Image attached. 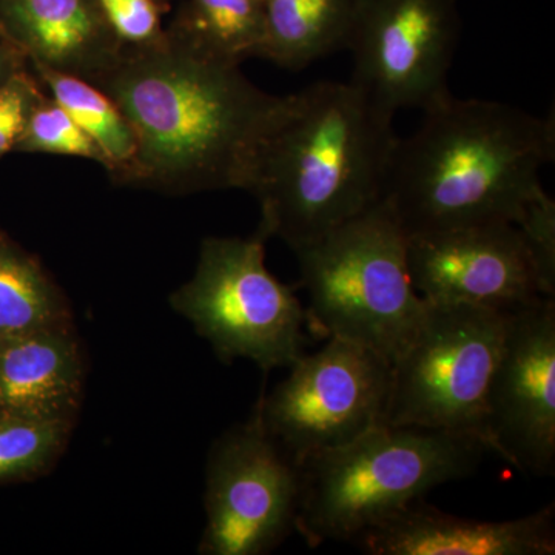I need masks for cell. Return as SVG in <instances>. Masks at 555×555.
<instances>
[{"label":"cell","mask_w":555,"mask_h":555,"mask_svg":"<svg viewBox=\"0 0 555 555\" xmlns=\"http://www.w3.org/2000/svg\"><path fill=\"white\" fill-rule=\"evenodd\" d=\"M459 35L455 0H356L350 82L393 115L429 108L451 94Z\"/></svg>","instance_id":"cell-10"},{"label":"cell","mask_w":555,"mask_h":555,"mask_svg":"<svg viewBox=\"0 0 555 555\" xmlns=\"http://www.w3.org/2000/svg\"><path fill=\"white\" fill-rule=\"evenodd\" d=\"M489 451L535 476L555 473V299L507 313L486 398Z\"/></svg>","instance_id":"cell-11"},{"label":"cell","mask_w":555,"mask_h":555,"mask_svg":"<svg viewBox=\"0 0 555 555\" xmlns=\"http://www.w3.org/2000/svg\"><path fill=\"white\" fill-rule=\"evenodd\" d=\"M488 449L476 438L382 425L299 463L295 531L310 547L352 543L427 492L470 476Z\"/></svg>","instance_id":"cell-4"},{"label":"cell","mask_w":555,"mask_h":555,"mask_svg":"<svg viewBox=\"0 0 555 555\" xmlns=\"http://www.w3.org/2000/svg\"><path fill=\"white\" fill-rule=\"evenodd\" d=\"M288 369L255 411L297 465L385 425L392 363L374 350L328 338Z\"/></svg>","instance_id":"cell-8"},{"label":"cell","mask_w":555,"mask_h":555,"mask_svg":"<svg viewBox=\"0 0 555 555\" xmlns=\"http://www.w3.org/2000/svg\"><path fill=\"white\" fill-rule=\"evenodd\" d=\"M112 31L124 47H142L164 35V0H98Z\"/></svg>","instance_id":"cell-23"},{"label":"cell","mask_w":555,"mask_h":555,"mask_svg":"<svg viewBox=\"0 0 555 555\" xmlns=\"http://www.w3.org/2000/svg\"><path fill=\"white\" fill-rule=\"evenodd\" d=\"M16 152L47 153L94 160L107 170L104 153L98 147L75 119L46 93L36 102L24 133L16 144Z\"/></svg>","instance_id":"cell-21"},{"label":"cell","mask_w":555,"mask_h":555,"mask_svg":"<svg viewBox=\"0 0 555 555\" xmlns=\"http://www.w3.org/2000/svg\"><path fill=\"white\" fill-rule=\"evenodd\" d=\"M93 86L118 105L137 139L124 185L166 195L246 190L259 145L288 102L177 20L155 42L124 47Z\"/></svg>","instance_id":"cell-1"},{"label":"cell","mask_w":555,"mask_h":555,"mask_svg":"<svg viewBox=\"0 0 555 555\" xmlns=\"http://www.w3.org/2000/svg\"><path fill=\"white\" fill-rule=\"evenodd\" d=\"M308 328L367 347L390 363L425 320L408 262V233L385 198L295 251Z\"/></svg>","instance_id":"cell-5"},{"label":"cell","mask_w":555,"mask_h":555,"mask_svg":"<svg viewBox=\"0 0 555 555\" xmlns=\"http://www.w3.org/2000/svg\"><path fill=\"white\" fill-rule=\"evenodd\" d=\"M33 67L51 98L96 142L107 159L112 178L124 184L137 155V139L118 105L89 80L42 65Z\"/></svg>","instance_id":"cell-18"},{"label":"cell","mask_w":555,"mask_h":555,"mask_svg":"<svg viewBox=\"0 0 555 555\" xmlns=\"http://www.w3.org/2000/svg\"><path fill=\"white\" fill-rule=\"evenodd\" d=\"M76 423L0 415V481L42 476L64 454Z\"/></svg>","instance_id":"cell-20"},{"label":"cell","mask_w":555,"mask_h":555,"mask_svg":"<svg viewBox=\"0 0 555 555\" xmlns=\"http://www.w3.org/2000/svg\"><path fill=\"white\" fill-rule=\"evenodd\" d=\"M356 0H262L264 38L258 57L301 69L346 49Z\"/></svg>","instance_id":"cell-16"},{"label":"cell","mask_w":555,"mask_h":555,"mask_svg":"<svg viewBox=\"0 0 555 555\" xmlns=\"http://www.w3.org/2000/svg\"><path fill=\"white\" fill-rule=\"evenodd\" d=\"M420 129L398 139L383 198L408 236L513 222L543 189L555 156V120L485 100H444L423 109Z\"/></svg>","instance_id":"cell-2"},{"label":"cell","mask_w":555,"mask_h":555,"mask_svg":"<svg viewBox=\"0 0 555 555\" xmlns=\"http://www.w3.org/2000/svg\"><path fill=\"white\" fill-rule=\"evenodd\" d=\"M298 503L299 466L254 411L208 454L199 554H269L295 531Z\"/></svg>","instance_id":"cell-9"},{"label":"cell","mask_w":555,"mask_h":555,"mask_svg":"<svg viewBox=\"0 0 555 555\" xmlns=\"http://www.w3.org/2000/svg\"><path fill=\"white\" fill-rule=\"evenodd\" d=\"M266 241L258 230L248 238L203 240L195 273L171 294L170 306L222 361L244 358L269 372L305 353L308 317L294 287L269 272Z\"/></svg>","instance_id":"cell-6"},{"label":"cell","mask_w":555,"mask_h":555,"mask_svg":"<svg viewBox=\"0 0 555 555\" xmlns=\"http://www.w3.org/2000/svg\"><path fill=\"white\" fill-rule=\"evenodd\" d=\"M83 382L73 324L0 339V415L76 423Z\"/></svg>","instance_id":"cell-15"},{"label":"cell","mask_w":555,"mask_h":555,"mask_svg":"<svg viewBox=\"0 0 555 555\" xmlns=\"http://www.w3.org/2000/svg\"><path fill=\"white\" fill-rule=\"evenodd\" d=\"M0 36L33 65L91 83L124 49L98 0H0Z\"/></svg>","instance_id":"cell-14"},{"label":"cell","mask_w":555,"mask_h":555,"mask_svg":"<svg viewBox=\"0 0 555 555\" xmlns=\"http://www.w3.org/2000/svg\"><path fill=\"white\" fill-rule=\"evenodd\" d=\"M42 94L38 82L24 69L0 86V158L16 149L31 109Z\"/></svg>","instance_id":"cell-24"},{"label":"cell","mask_w":555,"mask_h":555,"mask_svg":"<svg viewBox=\"0 0 555 555\" xmlns=\"http://www.w3.org/2000/svg\"><path fill=\"white\" fill-rule=\"evenodd\" d=\"M371 555H554V503L506 521L452 516L422 500L353 540Z\"/></svg>","instance_id":"cell-13"},{"label":"cell","mask_w":555,"mask_h":555,"mask_svg":"<svg viewBox=\"0 0 555 555\" xmlns=\"http://www.w3.org/2000/svg\"><path fill=\"white\" fill-rule=\"evenodd\" d=\"M408 262L416 294L427 305L509 313L545 299L513 222L408 236Z\"/></svg>","instance_id":"cell-12"},{"label":"cell","mask_w":555,"mask_h":555,"mask_svg":"<svg viewBox=\"0 0 555 555\" xmlns=\"http://www.w3.org/2000/svg\"><path fill=\"white\" fill-rule=\"evenodd\" d=\"M25 57L22 56L20 51L14 49L13 46L0 36V86L10 79L11 76L22 72Z\"/></svg>","instance_id":"cell-25"},{"label":"cell","mask_w":555,"mask_h":555,"mask_svg":"<svg viewBox=\"0 0 555 555\" xmlns=\"http://www.w3.org/2000/svg\"><path fill=\"white\" fill-rule=\"evenodd\" d=\"M177 21L208 49L240 65L258 56L264 38L262 0H188Z\"/></svg>","instance_id":"cell-19"},{"label":"cell","mask_w":555,"mask_h":555,"mask_svg":"<svg viewBox=\"0 0 555 555\" xmlns=\"http://www.w3.org/2000/svg\"><path fill=\"white\" fill-rule=\"evenodd\" d=\"M164 2H169V0H164Z\"/></svg>","instance_id":"cell-26"},{"label":"cell","mask_w":555,"mask_h":555,"mask_svg":"<svg viewBox=\"0 0 555 555\" xmlns=\"http://www.w3.org/2000/svg\"><path fill=\"white\" fill-rule=\"evenodd\" d=\"M506 320L499 310L427 305L414 338L392 363L385 425L476 438L489 451L486 398Z\"/></svg>","instance_id":"cell-7"},{"label":"cell","mask_w":555,"mask_h":555,"mask_svg":"<svg viewBox=\"0 0 555 555\" xmlns=\"http://www.w3.org/2000/svg\"><path fill=\"white\" fill-rule=\"evenodd\" d=\"M393 116L350 80L288 94L248 175L258 232L297 251L377 204L400 139Z\"/></svg>","instance_id":"cell-3"},{"label":"cell","mask_w":555,"mask_h":555,"mask_svg":"<svg viewBox=\"0 0 555 555\" xmlns=\"http://www.w3.org/2000/svg\"><path fill=\"white\" fill-rule=\"evenodd\" d=\"M516 225L540 295L555 299V203L546 190L526 206Z\"/></svg>","instance_id":"cell-22"},{"label":"cell","mask_w":555,"mask_h":555,"mask_svg":"<svg viewBox=\"0 0 555 555\" xmlns=\"http://www.w3.org/2000/svg\"><path fill=\"white\" fill-rule=\"evenodd\" d=\"M73 324L67 299L42 266L0 240V339Z\"/></svg>","instance_id":"cell-17"}]
</instances>
